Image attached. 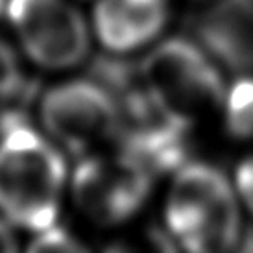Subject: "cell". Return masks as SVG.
Wrapping results in <instances>:
<instances>
[{
	"label": "cell",
	"instance_id": "13",
	"mask_svg": "<svg viewBox=\"0 0 253 253\" xmlns=\"http://www.w3.org/2000/svg\"><path fill=\"white\" fill-rule=\"evenodd\" d=\"M13 250H15L13 235L9 233L7 225L4 224V220L0 218V252H13Z\"/></svg>",
	"mask_w": 253,
	"mask_h": 253
},
{
	"label": "cell",
	"instance_id": "6",
	"mask_svg": "<svg viewBox=\"0 0 253 253\" xmlns=\"http://www.w3.org/2000/svg\"><path fill=\"white\" fill-rule=\"evenodd\" d=\"M24 52L46 69H69L89 52V30L69 0H6Z\"/></svg>",
	"mask_w": 253,
	"mask_h": 253
},
{
	"label": "cell",
	"instance_id": "4",
	"mask_svg": "<svg viewBox=\"0 0 253 253\" xmlns=\"http://www.w3.org/2000/svg\"><path fill=\"white\" fill-rule=\"evenodd\" d=\"M42 127L72 154L82 155L119 137L117 100L98 80H74L52 87L41 102Z\"/></svg>",
	"mask_w": 253,
	"mask_h": 253
},
{
	"label": "cell",
	"instance_id": "12",
	"mask_svg": "<svg viewBox=\"0 0 253 253\" xmlns=\"http://www.w3.org/2000/svg\"><path fill=\"white\" fill-rule=\"evenodd\" d=\"M237 189L242 202L253 212V157L240 163L237 170Z\"/></svg>",
	"mask_w": 253,
	"mask_h": 253
},
{
	"label": "cell",
	"instance_id": "7",
	"mask_svg": "<svg viewBox=\"0 0 253 253\" xmlns=\"http://www.w3.org/2000/svg\"><path fill=\"white\" fill-rule=\"evenodd\" d=\"M167 17V0H98L94 32L107 50L124 54L154 41Z\"/></svg>",
	"mask_w": 253,
	"mask_h": 253
},
{
	"label": "cell",
	"instance_id": "10",
	"mask_svg": "<svg viewBox=\"0 0 253 253\" xmlns=\"http://www.w3.org/2000/svg\"><path fill=\"white\" fill-rule=\"evenodd\" d=\"M32 91L13 46L0 39V100H19Z\"/></svg>",
	"mask_w": 253,
	"mask_h": 253
},
{
	"label": "cell",
	"instance_id": "2",
	"mask_svg": "<svg viewBox=\"0 0 253 253\" xmlns=\"http://www.w3.org/2000/svg\"><path fill=\"white\" fill-rule=\"evenodd\" d=\"M165 220L185 250L218 253L240 239L239 204L227 177L207 163H187L170 185Z\"/></svg>",
	"mask_w": 253,
	"mask_h": 253
},
{
	"label": "cell",
	"instance_id": "14",
	"mask_svg": "<svg viewBox=\"0 0 253 253\" xmlns=\"http://www.w3.org/2000/svg\"><path fill=\"white\" fill-rule=\"evenodd\" d=\"M4 7H6V0H0V11H2Z\"/></svg>",
	"mask_w": 253,
	"mask_h": 253
},
{
	"label": "cell",
	"instance_id": "1",
	"mask_svg": "<svg viewBox=\"0 0 253 253\" xmlns=\"http://www.w3.org/2000/svg\"><path fill=\"white\" fill-rule=\"evenodd\" d=\"M67 167L57 148L19 115L0 122V212L39 233L56 224Z\"/></svg>",
	"mask_w": 253,
	"mask_h": 253
},
{
	"label": "cell",
	"instance_id": "8",
	"mask_svg": "<svg viewBox=\"0 0 253 253\" xmlns=\"http://www.w3.org/2000/svg\"><path fill=\"white\" fill-rule=\"evenodd\" d=\"M198 37L225 65L253 71V0H220L202 15Z\"/></svg>",
	"mask_w": 253,
	"mask_h": 253
},
{
	"label": "cell",
	"instance_id": "11",
	"mask_svg": "<svg viewBox=\"0 0 253 253\" xmlns=\"http://www.w3.org/2000/svg\"><path fill=\"white\" fill-rule=\"evenodd\" d=\"M32 252H82L85 250L71 233L56 224L37 233L36 240L30 244Z\"/></svg>",
	"mask_w": 253,
	"mask_h": 253
},
{
	"label": "cell",
	"instance_id": "9",
	"mask_svg": "<svg viewBox=\"0 0 253 253\" xmlns=\"http://www.w3.org/2000/svg\"><path fill=\"white\" fill-rule=\"evenodd\" d=\"M225 124L233 137L253 139V78H242L225 94Z\"/></svg>",
	"mask_w": 253,
	"mask_h": 253
},
{
	"label": "cell",
	"instance_id": "5",
	"mask_svg": "<svg viewBox=\"0 0 253 253\" xmlns=\"http://www.w3.org/2000/svg\"><path fill=\"white\" fill-rule=\"evenodd\" d=\"M154 177L122 150L117 155H89L74 172L72 192L85 216L100 225H115L144 205Z\"/></svg>",
	"mask_w": 253,
	"mask_h": 253
},
{
	"label": "cell",
	"instance_id": "3",
	"mask_svg": "<svg viewBox=\"0 0 253 253\" xmlns=\"http://www.w3.org/2000/svg\"><path fill=\"white\" fill-rule=\"evenodd\" d=\"M139 74L155 102L185 127L225 100L224 82L214 63L183 37L157 44L139 65Z\"/></svg>",
	"mask_w": 253,
	"mask_h": 253
}]
</instances>
